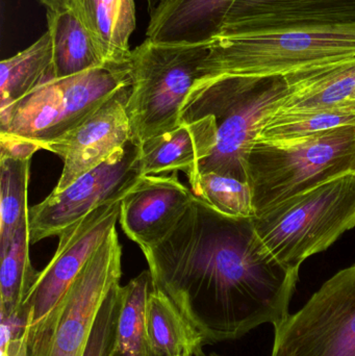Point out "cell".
Masks as SVG:
<instances>
[{
	"mask_svg": "<svg viewBox=\"0 0 355 356\" xmlns=\"http://www.w3.org/2000/svg\"><path fill=\"white\" fill-rule=\"evenodd\" d=\"M28 220L15 232L10 244L0 249V318L23 317V305L39 272L29 259Z\"/></svg>",
	"mask_w": 355,
	"mask_h": 356,
	"instance_id": "7402d4cb",
	"label": "cell"
},
{
	"mask_svg": "<svg viewBox=\"0 0 355 356\" xmlns=\"http://www.w3.org/2000/svg\"><path fill=\"white\" fill-rule=\"evenodd\" d=\"M143 177L141 145L131 139L108 160L28 211L31 244L60 236L102 205L122 201Z\"/></svg>",
	"mask_w": 355,
	"mask_h": 356,
	"instance_id": "30bf717a",
	"label": "cell"
},
{
	"mask_svg": "<svg viewBox=\"0 0 355 356\" xmlns=\"http://www.w3.org/2000/svg\"><path fill=\"white\" fill-rule=\"evenodd\" d=\"M252 223L267 250L286 267L299 271L306 259L355 227V173L273 205L254 216Z\"/></svg>",
	"mask_w": 355,
	"mask_h": 356,
	"instance_id": "5b68a950",
	"label": "cell"
},
{
	"mask_svg": "<svg viewBox=\"0 0 355 356\" xmlns=\"http://www.w3.org/2000/svg\"><path fill=\"white\" fill-rule=\"evenodd\" d=\"M46 18L52 44L54 79L81 74L108 63L72 8L46 10Z\"/></svg>",
	"mask_w": 355,
	"mask_h": 356,
	"instance_id": "d6986e66",
	"label": "cell"
},
{
	"mask_svg": "<svg viewBox=\"0 0 355 356\" xmlns=\"http://www.w3.org/2000/svg\"><path fill=\"white\" fill-rule=\"evenodd\" d=\"M72 10L106 62L131 60L129 41L137 25L135 0H72Z\"/></svg>",
	"mask_w": 355,
	"mask_h": 356,
	"instance_id": "ac0fdd59",
	"label": "cell"
},
{
	"mask_svg": "<svg viewBox=\"0 0 355 356\" xmlns=\"http://www.w3.org/2000/svg\"><path fill=\"white\" fill-rule=\"evenodd\" d=\"M31 159L0 158V249L10 244L28 220L27 188Z\"/></svg>",
	"mask_w": 355,
	"mask_h": 356,
	"instance_id": "d4e9b609",
	"label": "cell"
},
{
	"mask_svg": "<svg viewBox=\"0 0 355 356\" xmlns=\"http://www.w3.org/2000/svg\"><path fill=\"white\" fill-rule=\"evenodd\" d=\"M343 24H355V0H236L218 35Z\"/></svg>",
	"mask_w": 355,
	"mask_h": 356,
	"instance_id": "5bb4252c",
	"label": "cell"
},
{
	"mask_svg": "<svg viewBox=\"0 0 355 356\" xmlns=\"http://www.w3.org/2000/svg\"><path fill=\"white\" fill-rule=\"evenodd\" d=\"M53 79L52 44L46 31L28 47L0 63V110Z\"/></svg>",
	"mask_w": 355,
	"mask_h": 356,
	"instance_id": "ffe728a7",
	"label": "cell"
},
{
	"mask_svg": "<svg viewBox=\"0 0 355 356\" xmlns=\"http://www.w3.org/2000/svg\"><path fill=\"white\" fill-rule=\"evenodd\" d=\"M352 102H355V90H354V94H352Z\"/></svg>",
	"mask_w": 355,
	"mask_h": 356,
	"instance_id": "d6a6232c",
	"label": "cell"
},
{
	"mask_svg": "<svg viewBox=\"0 0 355 356\" xmlns=\"http://www.w3.org/2000/svg\"><path fill=\"white\" fill-rule=\"evenodd\" d=\"M121 259L122 246L116 229L85 264L49 315L27 332V356H83L104 299L113 286L120 284Z\"/></svg>",
	"mask_w": 355,
	"mask_h": 356,
	"instance_id": "ba28073f",
	"label": "cell"
},
{
	"mask_svg": "<svg viewBox=\"0 0 355 356\" xmlns=\"http://www.w3.org/2000/svg\"><path fill=\"white\" fill-rule=\"evenodd\" d=\"M236 0H172L150 17L146 39L166 44H208L220 33Z\"/></svg>",
	"mask_w": 355,
	"mask_h": 356,
	"instance_id": "2e32d148",
	"label": "cell"
},
{
	"mask_svg": "<svg viewBox=\"0 0 355 356\" xmlns=\"http://www.w3.org/2000/svg\"><path fill=\"white\" fill-rule=\"evenodd\" d=\"M131 88V85L119 90L75 129L41 144V149L56 154L64 163L53 191H64L133 139L127 112Z\"/></svg>",
	"mask_w": 355,
	"mask_h": 356,
	"instance_id": "7c38bea8",
	"label": "cell"
},
{
	"mask_svg": "<svg viewBox=\"0 0 355 356\" xmlns=\"http://www.w3.org/2000/svg\"><path fill=\"white\" fill-rule=\"evenodd\" d=\"M348 125H355V102L327 110L274 113L263 123L256 140L294 141Z\"/></svg>",
	"mask_w": 355,
	"mask_h": 356,
	"instance_id": "cb8c5ba5",
	"label": "cell"
},
{
	"mask_svg": "<svg viewBox=\"0 0 355 356\" xmlns=\"http://www.w3.org/2000/svg\"><path fill=\"white\" fill-rule=\"evenodd\" d=\"M40 149L39 144L31 140L0 133V158L28 160Z\"/></svg>",
	"mask_w": 355,
	"mask_h": 356,
	"instance_id": "83f0119b",
	"label": "cell"
},
{
	"mask_svg": "<svg viewBox=\"0 0 355 356\" xmlns=\"http://www.w3.org/2000/svg\"><path fill=\"white\" fill-rule=\"evenodd\" d=\"M216 142L212 116L181 122L168 133L146 140L141 145L143 177L183 171L188 178L210 156Z\"/></svg>",
	"mask_w": 355,
	"mask_h": 356,
	"instance_id": "9a60e30c",
	"label": "cell"
},
{
	"mask_svg": "<svg viewBox=\"0 0 355 356\" xmlns=\"http://www.w3.org/2000/svg\"><path fill=\"white\" fill-rule=\"evenodd\" d=\"M154 289L166 295L206 345L239 340L290 315L299 271L263 245L252 217L223 215L195 196L162 242L143 250Z\"/></svg>",
	"mask_w": 355,
	"mask_h": 356,
	"instance_id": "6da1fadb",
	"label": "cell"
},
{
	"mask_svg": "<svg viewBox=\"0 0 355 356\" xmlns=\"http://www.w3.org/2000/svg\"><path fill=\"white\" fill-rule=\"evenodd\" d=\"M295 91L285 75L219 76L200 81L181 113V122L212 116L216 142L193 179L215 172L246 181L245 161L266 119Z\"/></svg>",
	"mask_w": 355,
	"mask_h": 356,
	"instance_id": "7a4b0ae2",
	"label": "cell"
},
{
	"mask_svg": "<svg viewBox=\"0 0 355 356\" xmlns=\"http://www.w3.org/2000/svg\"><path fill=\"white\" fill-rule=\"evenodd\" d=\"M295 91L277 112L327 110L352 102L355 58L319 65L285 75Z\"/></svg>",
	"mask_w": 355,
	"mask_h": 356,
	"instance_id": "e0dca14e",
	"label": "cell"
},
{
	"mask_svg": "<svg viewBox=\"0 0 355 356\" xmlns=\"http://www.w3.org/2000/svg\"><path fill=\"white\" fill-rule=\"evenodd\" d=\"M185 356H193V355H185Z\"/></svg>",
	"mask_w": 355,
	"mask_h": 356,
	"instance_id": "836d02e7",
	"label": "cell"
},
{
	"mask_svg": "<svg viewBox=\"0 0 355 356\" xmlns=\"http://www.w3.org/2000/svg\"><path fill=\"white\" fill-rule=\"evenodd\" d=\"M27 341L28 332L25 330L23 334L2 343L1 356H27Z\"/></svg>",
	"mask_w": 355,
	"mask_h": 356,
	"instance_id": "f1b7e54d",
	"label": "cell"
},
{
	"mask_svg": "<svg viewBox=\"0 0 355 356\" xmlns=\"http://www.w3.org/2000/svg\"><path fill=\"white\" fill-rule=\"evenodd\" d=\"M271 356H355V264L275 326Z\"/></svg>",
	"mask_w": 355,
	"mask_h": 356,
	"instance_id": "9c48e42d",
	"label": "cell"
},
{
	"mask_svg": "<svg viewBox=\"0 0 355 356\" xmlns=\"http://www.w3.org/2000/svg\"><path fill=\"white\" fill-rule=\"evenodd\" d=\"M131 62L106 63L40 86L0 110V133L39 144L75 129L115 93L131 85Z\"/></svg>",
	"mask_w": 355,
	"mask_h": 356,
	"instance_id": "52a82bcc",
	"label": "cell"
},
{
	"mask_svg": "<svg viewBox=\"0 0 355 356\" xmlns=\"http://www.w3.org/2000/svg\"><path fill=\"white\" fill-rule=\"evenodd\" d=\"M194 198L176 172L143 177L121 201V227L142 251L151 248L171 234Z\"/></svg>",
	"mask_w": 355,
	"mask_h": 356,
	"instance_id": "4fadbf2b",
	"label": "cell"
},
{
	"mask_svg": "<svg viewBox=\"0 0 355 356\" xmlns=\"http://www.w3.org/2000/svg\"><path fill=\"white\" fill-rule=\"evenodd\" d=\"M349 173H355V125L294 141L256 140L245 161L254 216Z\"/></svg>",
	"mask_w": 355,
	"mask_h": 356,
	"instance_id": "277c9868",
	"label": "cell"
},
{
	"mask_svg": "<svg viewBox=\"0 0 355 356\" xmlns=\"http://www.w3.org/2000/svg\"><path fill=\"white\" fill-rule=\"evenodd\" d=\"M194 356H221V355H219L218 353H204V348H202V349H200V350L198 351V353H196V355Z\"/></svg>",
	"mask_w": 355,
	"mask_h": 356,
	"instance_id": "1f68e13d",
	"label": "cell"
},
{
	"mask_svg": "<svg viewBox=\"0 0 355 356\" xmlns=\"http://www.w3.org/2000/svg\"><path fill=\"white\" fill-rule=\"evenodd\" d=\"M152 289L149 270L122 286V307L110 356H152L147 328V303Z\"/></svg>",
	"mask_w": 355,
	"mask_h": 356,
	"instance_id": "603a6c76",
	"label": "cell"
},
{
	"mask_svg": "<svg viewBox=\"0 0 355 356\" xmlns=\"http://www.w3.org/2000/svg\"><path fill=\"white\" fill-rule=\"evenodd\" d=\"M189 182L192 193L219 213L229 217H254L247 182L215 172L201 173Z\"/></svg>",
	"mask_w": 355,
	"mask_h": 356,
	"instance_id": "484cf974",
	"label": "cell"
},
{
	"mask_svg": "<svg viewBox=\"0 0 355 356\" xmlns=\"http://www.w3.org/2000/svg\"><path fill=\"white\" fill-rule=\"evenodd\" d=\"M352 58L355 24L218 35L210 43L200 81L238 75H287Z\"/></svg>",
	"mask_w": 355,
	"mask_h": 356,
	"instance_id": "3957f363",
	"label": "cell"
},
{
	"mask_svg": "<svg viewBox=\"0 0 355 356\" xmlns=\"http://www.w3.org/2000/svg\"><path fill=\"white\" fill-rule=\"evenodd\" d=\"M145 1L147 3L148 14H149L150 18L156 13L160 12L167 4L170 3L172 0H145Z\"/></svg>",
	"mask_w": 355,
	"mask_h": 356,
	"instance_id": "4dcf8cb0",
	"label": "cell"
},
{
	"mask_svg": "<svg viewBox=\"0 0 355 356\" xmlns=\"http://www.w3.org/2000/svg\"><path fill=\"white\" fill-rule=\"evenodd\" d=\"M122 300V286L117 284L113 286L98 312L83 356L112 355Z\"/></svg>",
	"mask_w": 355,
	"mask_h": 356,
	"instance_id": "4316f807",
	"label": "cell"
},
{
	"mask_svg": "<svg viewBox=\"0 0 355 356\" xmlns=\"http://www.w3.org/2000/svg\"><path fill=\"white\" fill-rule=\"evenodd\" d=\"M208 44H166L146 39L131 52L127 102L133 139L139 144L181 124V113L202 76Z\"/></svg>",
	"mask_w": 355,
	"mask_h": 356,
	"instance_id": "8992f818",
	"label": "cell"
},
{
	"mask_svg": "<svg viewBox=\"0 0 355 356\" xmlns=\"http://www.w3.org/2000/svg\"><path fill=\"white\" fill-rule=\"evenodd\" d=\"M121 201L102 205L60 234L51 261L39 272L22 313L26 315L27 332L39 325L54 309L85 264L116 230Z\"/></svg>",
	"mask_w": 355,
	"mask_h": 356,
	"instance_id": "8fae6325",
	"label": "cell"
},
{
	"mask_svg": "<svg viewBox=\"0 0 355 356\" xmlns=\"http://www.w3.org/2000/svg\"><path fill=\"white\" fill-rule=\"evenodd\" d=\"M147 328L152 356H194L206 346L199 332L156 289L148 298Z\"/></svg>",
	"mask_w": 355,
	"mask_h": 356,
	"instance_id": "44dd1931",
	"label": "cell"
},
{
	"mask_svg": "<svg viewBox=\"0 0 355 356\" xmlns=\"http://www.w3.org/2000/svg\"><path fill=\"white\" fill-rule=\"evenodd\" d=\"M40 3L45 6L46 10L58 12V10L72 8V0H39Z\"/></svg>",
	"mask_w": 355,
	"mask_h": 356,
	"instance_id": "f546056e",
	"label": "cell"
}]
</instances>
